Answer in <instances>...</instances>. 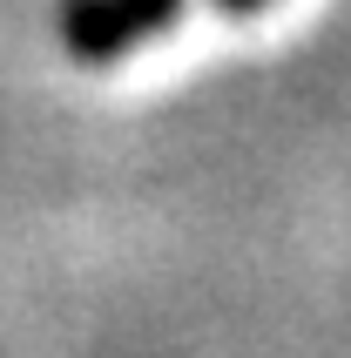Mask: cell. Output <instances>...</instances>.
Listing matches in <instances>:
<instances>
[{
    "label": "cell",
    "instance_id": "obj_1",
    "mask_svg": "<svg viewBox=\"0 0 351 358\" xmlns=\"http://www.w3.org/2000/svg\"><path fill=\"white\" fill-rule=\"evenodd\" d=\"M61 34H68V55L88 61V68H108L136 48V20L122 14V0H68V14H61Z\"/></svg>",
    "mask_w": 351,
    "mask_h": 358
},
{
    "label": "cell",
    "instance_id": "obj_2",
    "mask_svg": "<svg viewBox=\"0 0 351 358\" xmlns=\"http://www.w3.org/2000/svg\"><path fill=\"white\" fill-rule=\"evenodd\" d=\"M122 14L136 20V34H162V27H176V14H182V0H122Z\"/></svg>",
    "mask_w": 351,
    "mask_h": 358
},
{
    "label": "cell",
    "instance_id": "obj_3",
    "mask_svg": "<svg viewBox=\"0 0 351 358\" xmlns=\"http://www.w3.org/2000/svg\"><path fill=\"white\" fill-rule=\"evenodd\" d=\"M216 7H223V14H264L271 0H216Z\"/></svg>",
    "mask_w": 351,
    "mask_h": 358
}]
</instances>
